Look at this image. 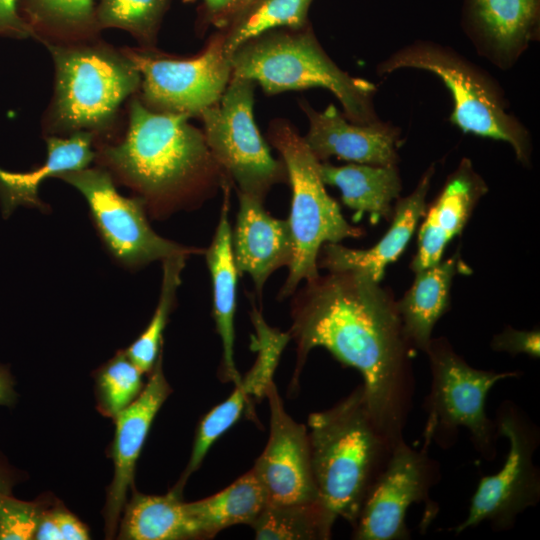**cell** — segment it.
<instances>
[{
	"mask_svg": "<svg viewBox=\"0 0 540 540\" xmlns=\"http://www.w3.org/2000/svg\"><path fill=\"white\" fill-rule=\"evenodd\" d=\"M91 142L92 135L81 131L66 139L49 137L46 161L38 168L25 173L0 168V205L3 217H8L18 206L45 211L47 206L38 195L39 185L46 178L86 168L94 158Z\"/></svg>",
	"mask_w": 540,
	"mask_h": 540,
	"instance_id": "cell-24",
	"label": "cell"
},
{
	"mask_svg": "<svg viewBox=\"0 0 540 540\" xmlns=\"http://www.w3.org/2000/svg\"><path fill=\"white\" fill-rule=\"evenodd\" d=\"M434 170V165H431L412 193L397 199L391 224L375 245L368 249H352L339 243H325L318 255V268L327 269L328 272L359 271L380 282L386 267L403 253L425 214L426 197Z\"/></svg>",
	"mask_w": 540,
	"mask_h": 540,
	"instance_id": "cell-18",
	"label": "cell"
},
{
	"mask_svg": "<svg viewBox=\"0 0 540 540\" xmlns=\"http://www.w3.org/2000/svg\"><path fill=\"white\" fill-rule=\"evenodd\" d=\"M265 397L269 403L270 433L252 469L266 491L268 503L321 502L312 470L307 427L286 412L274 381Z\"/></svg>",
	"mask_w": 540,
	"mask_h": 540,
	"instance_id": "cell-14",
	"label": "cell"
},
{
	"mask_svg": "<svg viewBox=\"0 0 540 540\" xmlns=\"http://www.w3.org/2000/svg\"><path fill=\"white\" fill-rule=\"evenodd\" d=\"M319 172L324 184L339 189L343 204L355 212V222L364 214L369 215L372 223H377L381 218L391 219L392 203L399 198L402 190L397 165L350 163L334 166L320 162Z\"/></svg>",
	"mask_w": 540,
	"mask_h": 540,
	"instance_id": "cell-23",
	"label": "cell"
},
{
	"mask_svg": "<svg viewBox=\"0 0 540 540\" xmlns=\"http://www.w3.org/2000/svg\"><path fill=\"white\" fill-rule=\"evenodd\" d=\"M189 118L157 112L135 100L125 139L102 151L104 161L140 194L153 218L198 207L230 181L204 133Z\"/></svg>",
	"mask_w": 540,
	"mask_h": 540,
	"instance_id": "cell-2",
	"label": "cell"
},
{
	"mask_svg": "<svg viewBox=\"0 0 540 540\" xmlns=\"http://www.w3.org/2000/svg\"><path fill=\"white\" fill-rule=\"evenodd\" d=\"M335 521L321 502L267 503L250 527L258 540H326Z\"/></svg>",
	"mask_w": 540,
	"mask_h": 540,
	"instance_id": "cell-28",
	"label": "cell"
},
{
	"mask_svg": "<svg viewBox=\"0 0 540 540\" xmlns=\"http://www.w3.org/2000/svg\"><path fill=\"white\" fill-rule=\"evenodd\" d=\"M167 0H102L99 21L127 29L142 38L153 36Z\"/></svg>",
	"mask_w": 540,
	"mask_h": 540,
	"instance_id": "cell-32",
	"label": "cell"
},
{
	"mask_svg": "<svg viewBox=\"0 0 540 540\" xmlns=\"http://www.w3.org/2000/svg\"><path fill=\"white\" fill-rule=\"evenodd\" d=\"M469 31L479 53L511 67L539 35V0H468Z\"/></svg>",
	"mask_w": 540,
	"mask_h": 540,
	"instance_id": "cell-20",
	"label": "cell"
},
{
	"mask_svg": "<svg viewBox=\"0 0 540 540\" xmlns=\"http://www.w3.org/2000/svg\"><path fill=\"white\" fill-rule=\"evenodd\" d=\"M431 369V389L425 399L428 413L424 445L432 441L449 447L465 428L475 449L486 460L496 456V423L486 414V397L498 382L518 377L514 371L476 369L459 356L446 338L431 339L425 352Z\"/></svg>",
	"mask_w": 540,
	"mask_h": 540,
	"instance_id": "cell-7",
	"label": "cell"
},
{
	"mask_svg": "<svg viewBox=\"0 0 540 540\" xmlns=\"http://www.w3.org/2000/svg\"><path fill=\"white\" fill-rule=\"evenodd\" d=\"M468 273L471 269L458 250L415 272L411 287L397 301L405 337L414 351L426 352L435 324L449 309L453 278Z\"/></svg>",
	"mask_w": 540,
	"mask_h": 540,
	"instance_id": "cell-22",
	"label": "cell"
},
{
	"mask_svg": "<svg viewBox=\"0 0 540 540\" xmlns=\"http://www.w3.org/2000/svg\"><path fill=\"white\" fill-rule=\"evenodd\" d=\"M10 487L9 479L0 471V492L10 491Z\"/></svg>",
	"mask_w": 540,
	"mask_h": 540,
	"instance_id": "cell-42",
	"label": "cell"
},
{
	"mask_svg": "<svg viewBox=\"0 0 540 540\" xmlns=\"http://www.w3.org/2000/svg\"><path fill=\"white\" fill-rule=\"evenodd\" d=\"M252 0H234L230 9L225 16L221 19L218 26L225 27L231 21V19L238 14L244 7H246Z\"/></svg>",
	"mask_w": 540,
	"mask_h": 540,
	"instance_id": "cell-41",
	"label": "cell"
},
{
	"mask_svg": "<svg viewBox=\"0 0 540 540\" xmlns=\"http://www.w3.org/2000/svg\"><path fill=\"white\" fill-rule=\"evenodd\" d=\"M308 428L320 501L335 520L353 526L396 444L375 424L362 384L333 407L311 413Z\"/></svg>",
	"mask_w": 540,
	"mask_h": 540,
	"instance_id": "cell-3",
	"label": "cell"
},
{
	"mask_svg": "<svg viewBox=\"0 0 540 540\" xmlns=\"http://www.w3.org/2000/svg\"><path fill=\"white\" fill-rule=\"evenodd\" d=\"M42 9L67 23L86 21L93 7V0H34Z\"/></svg>",
	"mask_w": 540,
	"mask_h": 540,
	"instance_id": "cell-35",
	"label": "cell"
},
{
	"mask_svg": "<svg viewBox=\"0 0 540 540\" xmlns=\"http://www.w3.org/2000/svg\"><path fill=\"white\" fill-rule=\"evenodd\" d=\"M299 105L309 121L304 140L319 161L334 156L359 164H398L401 130L397 126L381 120L353 123L333 104L320 112L304 99Z\"/></svg>",
	"mask_w": 540,
	"mask_h": 540,
	"instance_id": "cell-15",
	"label": "cell"
},
{
	"mask_svg": "<svg viewBox=\"0 0 540 540\" xmlns=\"http://www.w3.org/2000/svg\"><path fill=\"white\" fill-rule=\"evenodd\" d=\"M44 509L36 502H25L0 492V539H33Z\"/></svg>",
	"mask_w": 540,
	"mask_h": 540,
	"instance_id": "cell-33",
	"label": "cell"
},
{
	"mask_svg": "<svg viewBox=\"0 0 540 540\" xmlns=\"http://www.w3.org/2000/svg\"><path fill=\"white\" fill-rule=\"evenodd\" d=\"M128 57L143 77L148 108L157 112L200 116L218 103L232 77L222 33L213 36L200 54L188 59L143 52H129Z\"/></svg>",
	"mask_w": 540,
	"mask_h": 540,
	"instance_id": "cell-13",
	"label": "cell"
},
{
	"mask_svg": "<svg viewBox=\"0 0 540 540\" xmlns=\"http://www.w3.org/2000/svg\"><path fill=\"white\" fill-rule=\"evenodd\" d=\"M491 347L495 351L507 352L513 356L526 354L534 359L540 356V331L516 330L506 327L501 333L494 335Z\"/></svg>",
	"mask_w": 540,
	"mask_h": 540,
	"instance_id": "cell-34",
	"label": "cell"
},
{
	"mask_svg": "<svg viewBox=\"0 0 540 540\" xmlns=\"http://www.w3.org/2000/svg\"><path fill=\"white\" fill-rule=\"evenodd\" d=\"M411 68L433 73L449 89L450 122L462 132L508 143L516 158L529 165L532 143L526 127L507 108L503 93L485 71L453 49L416 41L392 53L377 66L379 75Z\"/></svg>",
	"mask_w": 540,
	"mask_h": 540,
	"instance_id": "cell-6",
	"label": "cell"
},
{
	"mask_svg": "<svg viewBox=\"0 0 540 540\" xmlns=\"http://www.w3.org/2000/svg\"><path fill=\"white\" fill-rule=\"evenodd\" d=\"M209 12L214 16V23L219 24L230 9L234 0H203Z\"/></svg>",
	"mask_w": 540,
	"mask_h": 540,
	"instance_id": "cell-40",
	"label": "cell"
},
{
	"mask_svg": "<svg viewBox=\"0 0 540 540\" xmlns=\"http://www.w3.org/2000/svg\"><path fill=\"white\" fill-rule=\"evenodd\" d=\"M237 193L239 208L232 231L233 257L238 273L251 277L256 296L261 300L271 274L292 262V234L287 219L271 216L263 201Z\"/></svg>",
	"mask_w": 540,
	"mask_h": 540,
	"instance_id": "cell-17",
	"label": "cell"
},
{
	"mask_svg": "<svg viewBox=\"0 0 540 540\" xmlns=\"http://www.w3.org/2000/svg\"><path fill=\"white\" fill-rule=\"evenodd\" d=\"M230 182L223 184L224 198L219 221L209 247L204 250L211 276L213 317L222 345V377L235 385L241 380L234 362V316L238 271L232 251V229L229 222Z\"/></svg>",
	"mask_w": 540,
	"mask_h": 540,
	"instance_id": "cell-21",
	"label": "cell"
},
{
	"mask_svg": "<svg viewBox=\"0 0 540 540\" xmlns=\"http://www.w3.org/2000/svg\"><path fill=\"white\" fill-rule=\"evenodd\" d=\"M143 374L125 350L118 351L96 376L99 410L108 417H115L131 404L143 389Z\"/></svg>",
	"mask_w": 540,
	"mask_h": 540,
	"instance_id": "cell-31",
	"label": "cell"
},
{
	"mask_svg": "<svg viewBox=\"0 0 540 540\" xmlns=\"http://www.w3.org/2000/svg\"><path fill=\"white\" fill-rule=\"evenodd\" d=\"M439 465L421 450L410 447L404 439L392 449L389 459L371 486L353 527L356 540H405L410 538L406 514L413 504H425L421 521L424 532L436 516L438 506L429 497L439 481Z\"/></svg>",
	"mask_w": 540,
	"mask_h": 540,
	"instance_id": "cell-12",
	"label": "cell"
},
{
	"mask_svg": "<svg viewBox=\"0 0 540 540\" xmlns=\"http://www.w3.org/2000/svg\"><path fill=\"white\" fill-rule=\"evenodd\" d=\"M188 255L177 254L162 260V283L154 314L141 335L125 350L128 358L143 372L150 373L163 348V332L176 303L181 273Z\"/></svg>",
	"mask_w": 540,
	"mask_h": 540,
	"instance_id": "cell-29",
	"label": "cell"
},
{
	"mask_svg": "<svg viewBox=\"0 0 540 540\" xmlns=\"http://www.w3.org/2000/svg\"><path fill=\"white\" fill-rule=\"evenodd\" d=\"M119 539L185 540L200 539L182 491L173 487L165 495L135 492L126 504Z\"/></svg>",
	"mask_w": 540,
	"mask_h": 540,
	"instance_id": "cell-25",
	"label": "cell"
},
{
	"mask_svg": "<svg viewBox=\"0 0 540 540\" xmlns=\"http://www.w3.org/2000/svg\"><path fill=\"white\" fill-rule=\"evenodd\" d=\"M230 63L232 77L258 83L268 95L321 87L335 95L349 121L380 120L374 106L376 86L338 67L309 26L261 34L237 48Z\"/></svg>",
	"mask_w": 540,
	"mask_h": 540,
	"instance_id": "cell-4",
	"label": "cell"
},
{
	"mask_svg": "<svg viewBox=\"0 0 540 540\" xmlns=\"http://www.w3.org/2000/svg\"><path fill=\"white\" fill-rule=\"evenodd\" d=\"M48 47L56 67L54 118L61 128L103 127L141 82L129 57L100 47Z\"/></svg>",
	"mask_w": 540,
	"mask_h": 540,
	"instance_id": "cell-8",
	"label": "cell"
},
{
	"mask_svg": "<svg viewBox=\"0 0 540 540\" xmlns=\"http://www.w3.org/2000/svg\"><path fill=\"white\" fill-rule=\"evenodd\" d=\"M292 296V390L310 351L325 348L360 373L369 411L381 432L393 445L404 439L415 387V351L405 337L394 297L359 271L319 274Z\"/></svg>",
	"mask_w": 540,
	"mask_h": 540,
	"instance_id": "cell-1",
	"label": "cell"
},
{
	"mask_svg": "<svg viewBox=\"0 0 540 540\" xmlns=\"http://www.w3.org/2000/svg\"><path fill=\"white\" fill-rule=\"evenodd\" d=\"M251 397L260 398L253 379L245 375L235 385L233 393L222 403L211 409L200 421L195 435L188 464L175 487L183 490L188 478L200 467L215 441L239 419L245 403Z\"/></svg>",
	"mask_w": 540,
	"mask_h": 540,
	"instance_id": "cell-30",
	"label": "cell"
},
{
	"mask_svg": "<svg viewBox=\"0 0 540 540\" xmlns=\"http://www.w3.org/2000/svg\"><path fill=\"white\" fill-rule=\"evenodd\" d=\"M495 423L509 442L508 454L497 473L479 480L466 518L452 529L455 534L483 522L496 531L511 529L517 516L539 501L540 474L533 462L538 428L510 401L499 407Z\"/></svg>",
	"mask_w": 540,
	"mask_h": 540,
	"instance_id": "cell-11",
	"label": "cell"
},
{
	"mask_svg": "<svg viewBox=\"0 0 540 540\" xmlns=\"http://www.w3.org/2000/svg\"><path fill=\"white\" fill-rule=\"evenodd\" d=\"M56 178L83 195L103 244L123 267L137 270L172 255L204 253L203 249L184 246L157 234L148 222L145 201L121 195L108 171L86 167Z\"/></svg>",
	"mask_w": 540,
	"mask_h": 540,
	"instance_id": "cell-10",
	"label": "cell"
},
{
	"mask_svg": "<svg viewBox=\"0 0 540 540\" xmlns=\"http://www.w3.org/2000/svg\"><path fill=\"white\" fill-rule=\"evenodd\" d=\"M268 139L281 155L291 187L287 221L294 254L287 279L278 293V299L282 300L292 296L302 281L320 274L317 260L322 245L359 238L365 232L345 220L338 203L325 189L319 172L320 161L288 120H273Z\"/></svg>",
	"mask_w": 540,
	"mask_h": 540,
	"instance_id": "cell-5",
	"label": "cell"
},
{
	"mask_svg": "<svg viewBox=\"0 0 540 540\" xmlns=\"http://www.w3.org/2000/svg\"><path fill=\"white\" fill-rule=\"evenodd\" d=\"M62 540L89 539L87 527L71 512L58 506L52 509Z\"/></svg>",
	"mask_w": 540,
	"mask_h": 540,
	"instance_id": "cell-36",
	"label": "cell"
},
{
	"mask_svg": "<svg viewBox=\"0 0 540 540\" xmlns=\"http://www.w3.org/2000/svg\"><path fill=\"white\" fill-rule=\"evenodd\" d=\"M162 350L140 394L114 417V476L108 487L103 511L105 534L109 539L115 535L128 490L133 483L136 462L152 422L172 392L162 368Z\"/></svg>",
	"mask_w": 540,
	"mask_h": 540,
	"instance_id": "cell-16",
	"label": "cell"
},
{
	"mask_svg": "<svg viewBox=\"0 0 540 540\" xmlns=\"http://www.w3.org/2000/svg\"><path fill=\"white\" fill-rule=\"evenodd\" d=\"M487 192L488 186L472 162L463 158L434 202L426 208L418 231L417 250L410 264L412 271H420L442 259L448 243L462 232Z\"/></svg>",
	"mask_w": 540,
	"mask_h": 540,
	"instance_id": "cell-19",
	"label": "cell"
},
{
	"mask_svg": "<svg viewBox=\"0 0 540 540\" xmlns=\"http://www.w3.org/2000/svg\"><path fill=\"white\" fill-rule=\"evenodd\" d=\"M15 392L13 381L9 372L0 366V405H9L13 402Z\"/></svg>",
	"mask_w": 540,
	"mask_h": 540,
	"instance_id": "cell-39",
	"label": "cell"
},
{
	"mask_svg": "<svg viewBox=\"0 0 540 540\" xmlns=\"http://www.w3.org/2000/svg\"><path fill=\"white\" fill-rule=\"evenodd\" d=\"M33 539L62 540V536L51 510H44L38 522Z\"/></svg>",
	"mask_w": 540,
	"mask_h": 540,
	"instance_id": "cell-38",
	"label": "cell"
},
{
	"mask_svg": "<svg viewBox=\"0 0 540 540\" xmlns=\"http://www.w3.org/2000/svg\"><path fill=\"white\" fill-rule=\"evenodd\" d=\"M267 503L266 491L251 469L214 495L188 502L187 508L200 539H209L237 524L250 526Z\"/></svg>",
	"mask_w": 540,
	"mask_h": 540,
	"instance_id": "cell-26",
	"label": "cell"
},
{
	"mask_svg": "<svg viewBox=\"0 0 540 540\" xmlns=\"http://www.w3.org/2000/svg\"><path fill=\"white\" fill-rule=\"evenodd\" d=\"M0 33L19 37L30 33V28L17 14L15 0H0Z\"/></svg>",
	"mask_w": 540,
	"mask_h": 540,
	"instance_id": "cell-37",
	"label": "cell"
},
{
	"mask_svg": "<svg viewBox=\"0 0 540 540\" xmlns=\"http://www.w3.org/2000/svg\"><path fill=\"white\" fill-rule=\"evenodd\" d=\"M254 86L251 80L231 77L218 103L200 117L207 145L237 192L264 202L274 185L287 181V172L255 123Z\"/></svg>",
	"mask_w": 540,
	"mask_h": 540,
	"instance_id": "cell-9",
	"label": "cell"
},
{
	"mask_svg": "<svg viewBox=\"0 0 540 540\" xmlns=\"http://www.w3.org/2000/svg\"><path fill=\"white\" fill-rule=\"evenodd\" d=\"M313 0H252L227 24L223 35L225 53L230 55L247 41L277 28L303 29Z\"/></svg>",
	"mask_w": 540,
	"mask_h": 540,
	"instance_id": "cell-27",
	"label": "cell"
}]
</instances>
